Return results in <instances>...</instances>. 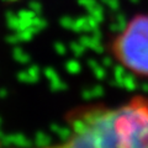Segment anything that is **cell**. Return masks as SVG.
I'll return each mask as SVG.
<instances>
[{"mask_svg":"<svg viewBox=\"0 0 148 148\" xmlns=\"http://www.w3.org/2000/svg\"><path fill=\"white\" fill-rule=\"evenodd\" d=\"M112 54L127 72L148 78V15L131 18L112 42Z\"/></svg>","mask_w":148,"mask_h":148,"instance_id":"obj_2","label":"cell"},{"mask_svg":"<svg viewBox=\"0 0 148 148\" xmlns=\"http://www.w3.org/2000/svg\"><path fill=\"white\" fill-rule=\"evenodd\" d=\"M29 9L35 14H37V15H41V12H42V4L40 3V0H30Z\"/></svg>","mask_w":148,"mask_h":148,"instance_id":"obj_5","label":"cell"},{"mask_svg":"<svg viewBox=\"0 0 148 148\" xmlns=\"http://www.w3.org/2000/svg\"><path fill=\"white\" fill-rule=\"evenodd\" d=\"M5 20L8 26L14 31H20V17L17 16V14L12 11H6L5 14Z\"/></svg>","mask_w":148,"mask_h":148,"instance_id":"obj_3","label":"cell"},{"mask_svg":"<svg viewBox=\"0 0 148 148\" xmlns=\"http://www.w3.org/2000/svg\"><path fill=\"white\" fill-rule=\"evenodd\" d=\"M46 26H47V20H46L45 17L40 16V15H36V17L32 20V24L30 26V29L34 32H38L41 30H43Z\"/></svg>","mask_w":148,"mask_h":148,"instance_id":"obj_4","label":"cell"},{"mask_svg":"<svg viewBox=\"0 0 148 148\" xmlns=\"http://www.w3.org/2000/svg\"><path fill=\"white\" fill-rule=\"evenodd\" d=\"M36 148H148V98L78 109L69 115L64 138Z\"/></svg>","mask_w":148,"mask_h":148,"instance_id":"obj_1","label":"cell"},{"mask_svg":"<svg viewBox=\"0 0 148 148\" xmlns=\"http://www.w3.org/2000/svg\"><path fill=\"white\" fill-rule=\"evenodd\" d=\"M4 1H17V0H4Z\"/></svg>","mask_w":148,"mask_h":148,"instance_id":"obj_6","label":"cell"}]
</instances>
